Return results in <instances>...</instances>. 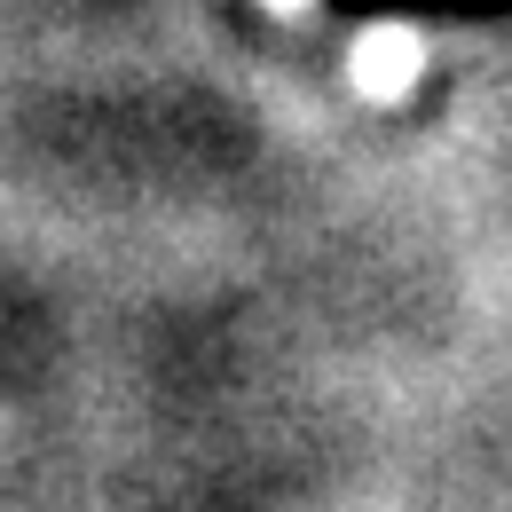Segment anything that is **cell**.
Returning a JSON list of instances; mask_svg holds the SVG:
<instances>
[{
  "mask_svg": "<svg viewBox=\"0 0 512 512\" xmlns=\"http://www.w3.org/2000/svg\"><path fill=\"white\" fill-rule=\"evenodd\" d=\"M418 64H426V48H418L410 24H371V32L355 40V87L379 95V103L410 95V87H418Z\"/></svg>",
  "mask_w": 512,
  "mask_h": 512,
  "instance_id": "cell-1",
  "label": "cell"
},
{
  "mask_svg": "<svg viewBox=\"0 0 512 512\" xmlns=\"http://www.w3.org/2000/svg\"><path fill=\"white\" fill-rule=\"evenodd\" d=\"M276 8H308V0H276Z\"/></svg>",
  "mask_w": 512,
  "mask_h": 512,
  "instance_id": "cell-2",
  "label": "cell"
}]
</instances>
